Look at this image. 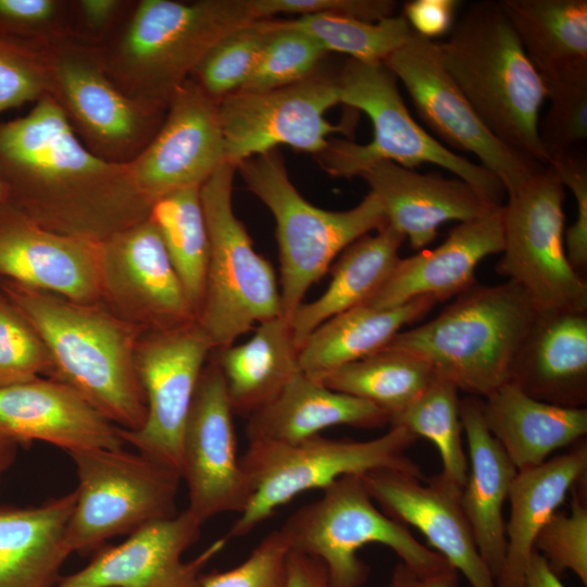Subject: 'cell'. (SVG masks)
<instances>
[{
  "label": "cell",
  "mask_w": 587,
  "mask_h": 587,
  "mask_svg": "<svg viewBox=\"0 0 587 587\" xmlns=\"http://www.w3.org/2000/svg\"><path fill=\"white\" fill-rule=\"evenodd\" d=\"M0 176L4 201L55 233L103 241L151 210L128 164L91 153L48 93L26 115L0 123Z\"/></svg>",
  "instance_id": "cell-1"
},
{
  "label": "cell",
  "mask_w": 587,
  "mask_h": 587,
  "mask_svg": "<svg viewBox=\"0 0 587 587\" xmlns=\"http://www.w3.org/2000/svg\"><path fill=\"white\" fill-rule=\"evenodd\" d=\"M17 312L43 342L52 379L78 392L115 426L135 430L147 415L135 351L143 329L97 303H79L14 285Z\"/></svg>",
  "instance_id": "cell-2"
},
{
  "label": "cell",
  "mask_w": 587,
  "mask_h": 587,
  "mask_svg": "<svg viewBox=\"0 0 587 587\" xmlns=\"http://www.w3.org/2000/svg\"><path fill=\"white\" fill-rule=\"evenodd\" d=\"M438 48L486 127L510 149L549 165L538 135L547 88L499 2L470 3Z\"/></svg>",
  "instance_id": "cell-3"
},
{
  "label": "cell",
  "mask_w": 587,
  "mask_h": 587,
  "mask_svg": "<svg viewBox=\"0 0 587 587\" xmlns=\"http://www.w3.org/2000/svg\"><path fill=\"white\" fill-rule=\"evenodd\" d=\"M254 21L250 0H136L100 48L104 68L128 97L167 107L220 40Z\"/></svg>",
  "instance_id": "cell-4"
},
{
  "label": "cell",
  "mask_w": 587,
  "mask_h": 587,
  "mask_svg": "<svg viewBox=\"0 0 587 587\" xmlns=\"http://www.w3.org/2000/svg\"><path fill=\"white\" fill-rule=\"evenodd\" d=\"M435 319L399 332L385 347L425 361L437 378L486 398L509 382L537 309L512 280L473 284Z\"/></svg>",
  "instance_id": "cell-5"
},
{
  "label": "cell",
  "mask_w": 587,
  "mask_h": 587,
  "mask_svg": "<svg viewBox=\"0 0 587 587\" xmlns=\"http://www.w3.org/2000/svg\"><path fill=\"white\" fill-rule=\"evenodd\" d=\"M337 84L339 102L369 116L373 138L365 145L330 139L316 155L327 174L351 178L382 161L412 170L429 163L466 182L494 205L504 204L505 189L491 172L453 152L411 116L400 95L398 79L384 63L348 58L337 72Z\"/></svg>",
  "instance_id": "cell-6"
},
{
  "label": "cell",
  "mask_w": 587,
  "mask_h": 587,
  "mask_svg": "<svg viewBox=\"0 0 587 587\" xmlns=\"http://www.w3.org/2000/svg\"><path fill=\"white\" fill-rule=\"evenodd\" d=\"M236 170L275 220L282 316L288 321L340 252L388 225L385 210L372 191L345 211H327L308 202L290 182L276 150L250 158Z\"/></svg>",
  "instance_id": "cell-7"
},
{
  "label": "cell",
  "mask_w": 587,
  "mask_h": 587,
  "mask_svg": "<svg viewBox=\"0 0 587 587\" xmlns=\"http://www.w3.org/2000/svg\"><path fill=\"white\" fill-rule=\"evenodd\" d=\"M417 436L400 425L374 439H330L316 435L297 444L249 442L240 458L251 497L232 524L227 539L250 534L278 508L313 489H325L346 475L395 470L426 480L405 451Z\"/></svg>",
  "instance_id": "cell-8"
},
{
  "label": "cell",
  "mask_w": 587,
  "mask_h": 587,
  "mask_svg": "<svg viewBox=\"0 0 587 587\" xmlns=\"http://www.w3.org/2000/svg\"><path fill=\"white\" fill-rule=\"evenodd\" d=\"M235 171L225 163L200 187L210 252L196 322L212 349L233 345L259 323L283 313L274 268L254 250L234 213Z\"/></svg>",
  "instance_id": "cell-9"
},
{
  "label": "cell",
  "mask_w": 587,
  "mask_h": 587,
  "mask_svg": "<svg viewBox=\"0 0 587 587\" xmlns=\"http://www.w3.org/2000/svg\"><path fill=\"white\" fill-rule=\"evenodd\" d=\"M279 530L290 550L325 565L330 587L366 583L370 567L358 553L370 544L388 547L400 561L422 571L450 565L415 539L407 525L380 511L360 475H346L330 484L319 499L294 512Z\"/></svg>",
  "instance_id": "cell-10"
},
{
  "label": "cell",
  "mask_w": 587,
  "mask_h": 587,
  "mask_svg": "<svg viewBox=\"0 0 587 587\" xmlns=\"http://www.w3.org/2000/svg\"><path fill=\"white\" fill-rule=\"evenodd\" d=\"M78 487L66 528L71 552L86 554L108 539L175 516L182 476L146 455L121 449L67 453Z\"/></svg>",
  "instance_id": "cell-11"
},
{
  "label": "cell",
  "mask_w": 587,
  "mask_h": 587,
  "mask_svg": "<svg viewBox=\"0 0 587 587\" xmlns=\"http://www.w3.org/2000/svg\"><path fill=\"white\" fill-rule=\"evenodd\" d=\"M49 72V92L72 130L95 155L129 164L151 142L167 107L133 99L105 72L101 49L76 39L41 51Z\"/></svg>",
  "instance_id": "cell-12"
},
{
  "label": "cell",
  "mask_w": 587,
  "mask_h": 587,
  "mask_svg": "<svg viewBox=\"0 0 587 587\" xmlns=\"http://www.w3.org/2000/svg\"><path fill=\"white\" fill-rule=\"evenodd\" d=\"M564 188L547 165L502 207L503 249L496 270L519 285L537 311H587V282L564 247Z\"/></svg>",
  "instance_id": "cell-13"
},
{
  "label": "cell",
  "mask_w": 587,
  "mask_h": 587,
  "mask_svg": "<svg viewBox=\"0 0 587 587\" xmlns=\"http://www.w3.org/2000/svg\"><path fill=\"white\" fill-rule=\"evenodd\" d=\"M383 63L402 83L427 127L448 146L474 154L501 182L507 196L545 167L507 147L486 127L445 67L435 40L412 32Z\"/></svg>",
  "instance_id": "cell-14"
},
{
  "label": "cell",
  "mask_w": 587,
  "mask_h": 587,
  "mask_svg": "<svg viewBox=\"0 0 587 587\" xmlns=\"http://www.w3.org/2000/svg\"><path fill=\"white\" fill-rule=\"evenodd\" d=\"M339 102L337 73L317 70L295 84L262 91L238 90L218 102L225 162L243 161L288 146L317 155L333 133H347L348 123L326 120Z\"/></svg>",
  "instance_id": "cell-15"
},
{
  "label": "cell",
  "mask_w": 587,
  "mask_h": 587,
  "mask_svg": "<svg viewBox=\"0 0 587 587\" xmlns=\"http://www.w3.org/2000/svg\"><path fill=\"white\" fill-rule=\"evenodd\" d=\"M212 346L197 324L143 333L135 365L145 392L142 426L118 433L124 444L182 476V440L196 388Z\"/></svg>",
  "instance_id": "cell-16"
},
{
  "label": "cell",
  "mask_w": 587,
  "mask_h": 587,
  "mask_svg": "<svg viewBox=\"0 0 587 587\" xmlns=\"http://www.w3.org/2000/svg\"><path fill=\"white\" fill-rule=\"evenodd\" d=\"M223 374L213 359L201 372L182 440L187 510L201 523L241 513L251 497L237 455V439Z\"/></svg>",
  "instance_id": "cell-17"
},
{
  "label": "cell",
  "mask_w": 587,
  "mask_h": 587,
  "mask_svg": "<svg viewBox=\"0 0 587 587\" xmlns=\"http://www.w3.org/2000/svg\"><path fill=\"white\" fill-rule=\"evenodd\" d=\"M102 297L143 330L196 321L185 288L149 216L102 241Z\"/></svg>",
  "instance_id": "cell-18"
},
{
  "label": "cell",
  "mask_w": 587,
  "mask_h": 587,
  "mask_svg": "<svg viewBox=\"0 0 587 587\" xmlns=\"http://www.w3.org/2000/svg\"><path fill=\"white\" fill-rule=\"evenodd\" d=\"M225 163L218 102L189 78L172 96L157 135L128 167L152 205L176 190L201 187Z\"/></svg>",
  "instance_id": "cell-19"
},
{
  "label": "cell",
  "mask_w": 587,
  "mask_h": 587,
  "mask_svg": "<svg viewBox=\"0 0 587 587\" xmlns=\"http://www.w3.org/2000/svg\"><path fill=\"white\" fill-rule=\"evenodd\" d=\"M202 524L187 510L151 522L123 542L98 549L82 570L61 576L54 587H200L203 569L226 546L213 541L196 558L183 554L200 537Z\"/></svg>",
  "instance_id": "cell-20"
},
{
  "label": "cell",
  "mask_w": 587,
  "mask_h": 587,
  "mask_svg": "<svg viewBox=\"0 0 587 587\" xmlns=\"http://www.w3.org/2000/svg\"><path fill=\"white\" fill-rule=\"evenodd\" d=\"M0 275L74 302L97 303L102 298V241L49 230L3 200Z\"/></svg>",
  "instance_id": "cell-21"
},
{
  "label": "cell",
  "mask_w": 587,
  "mask_h": 587,
  "mask_svg": "<svg viewBox=\"0 0 587 587\" xmlns=\"http://www.w3.org/2000/svg\"><path fill=\"white\" fill-rule=\"evenodd\" d=\"M362 479L384 513L417 528L471 587H497L462 511L461 492L438 474L424 482L400 471L375 470Z\"/></svg>",
  "instance_id": "cell-22"
},
{
  "label": "cell",
  "mask_w": 587,
  "mask_h": 587,
  "mask_svg": "<svg viewBox=\"0 0 587 587\" xmlns=\"http://www.w3.org/2000/svg\"><path fill=\"white\" fill-rule=\"evenodd\" d=\"M0 434L18 445L45 441L66 453L124 446L118 427L78 392L39 376L0 385Z\"/></svg>",
  "instance_id": "cell-23"
},
{
  "label": "cell",
  "mask_w": 587,
  "mask_h": 587,
  "mask_svg": "<svg viewBox=\"0 0 587 587\" xmlns=\"http://www.w3.org/2000/svg\"><path fill=\"white\" fill-rule=\"evenodd\" d=\"M360 177L379 199L388 225L402 234L414 250L436 239L439 226L446 222L474 220L501 208L455 176L421 174L390 161L373 164Z\"/></svg>",
  "instance_id": "cell-24"
},
{
  "label": "cell",
  "mask_w": 587,
  "mask_h": 587,
  "mask_svg": "<svg viewBox=\"0 0 587 587\" xmlns=\"http://www.w3.org/2000/svg\"><path fill=\"white\" fill-rule=\"evenodd\" d=\"M502 207L458 223L435 249L400 259L387 282L365 305L388 309L420 297L442 302L471 287L476 283L475 268L480 261L502 252Z\"/></svg>",
  "instance_id": "cell-25"
},
{
  "label": "cell",
  "mask_w": 587,
  "mask_h": 587,
  "mask_svg": "<svg viewBox=\"0 0 587 587\" xmlns=\"http://www.w3.org/2000/svg\"><path fill=\"white\" fill-rule=\"evenodd\" d=\"M509 382L537 400L586 408L587 311H538Z\"/></svg>",
  "instance_id": "cell-26"
},
{
  "label": "cell",
  "mask_w": 587,
  "mask_h": 587,
  "mask_svg": "<svg viewBox=\"0 0 587 587\" xmlns=\"http://www.w3.org/2000/svg\"><path fill=\"white\" fill-rule=\"evenodd\" d=\"M460 420L469 448L467 478L460 504L478 551L497 578L507 549L503 505L519 471L487 428L480 398L460 399Z\"/></svg>",
  "instance_id": "cell-27"
},
{
  "label": "cell",
  "mask_w": 587,
  "mask_h": 587,
  "mask_svg": "<svg viewBox=\"0 0 587 587\" xmlns=\"http://www.w3.org/2000/svg\"><path fill=\"white\" fill-rule=\"evenodd\" d=\"M587 442L580 439L565 453L533 469L519 471L509 494L507 549L497 587H525L528 561L537 535L567 494L586 479Z\"/></svg>",
  "instance_id": "cell-28"
},
{
  "label": "cell",
  "mask_w": 587,
  "mask_h": 587,
  "mask_svg": "<svg viewBox=\"0 0 587 587\" xmlns=\"http://www.w3.org/2000/svg\"><path fill=\"white\" fill-rule=\"evenodd\" d=\"M376 404L328 388L303 373L296 375L266 405L249 416V442L297 444L328 427L377 428L389 424Z\"/></svg>",
  "instance_id": "cell-29"
},
{
  "label": "cell",
  "mask_w": 587,
  "mask_h": 587,
  "mask_svg": "<svg viewBox=\"0 0 587 587\" xmlns=\"http://www.w3.org/2000/svg\"><path fill=\"white\" fill-rule=\"evenodd\" d=\"M75 490L36 507L0 505V587H54L72 553L66 528Z\"/></svg>",
  "instance_id": "cell-30"
},
{
  "label": "cell",
  "mask_w": 587,
  "mask_h": 587,
  "mask_svg": "<svg viewBox=\"0 0 587 587\" xmlns=\"http://www.w3.org/2000/svg\"><path fill=\"white\" fill-rule=\"evenodd\" d=\"M483 416L517 471L533 469L586 437L587 409L537 400L508 382L483 400Z\"/></svg>",
  "instance_id": "cell-31"
},
{
  "label": "cell",
  "mask_w": 587,
  "mask_h": 587,
  "mask_svg": "<svg viewBox=\"0 0 587 587\" xmlns=\"http://www.w3.org/2000/svg\"><path fill=\"white\" fill-rule=\"evenodd\" d=\"M498 2L545 85L587 77L586 0Z\"/></svg>",
  "instance_id": "cell-32"
},
{
  "label": "cell",
  "mask_w": 587,
  "mask_h": 587,
  "mask_svg": "<svg viewBox=\"0 0 587 587\" xmlns=\"http://www.w3.org/2000/svg\"><path fill=\"white\" fill-rule=\"evenodd\" d=\"M436 303L420 297L388 309L362 304L330 317L300 346L301 373L324 383L340 367L383 350L404 325L423 317Z\"/></svg>",
  "instance_id": "cell-33"
},
{
  "label": "cell",
  "mask_w": 587,
  "mask_h": 587,
  "mask_svg": "<svg viewBox=\"0 0 587 587\" xmlns=\"http://www.w3.org/2000/svg\"><path fill=\"white\" fill-rule=\"evenodd\" d=\"M233 345L217 349L214 360L223 374L234 414L249 417L301 372L299 348L289 321L283 316L259 323L249 340Z\"/></svg>",
  "instance_id": "cell-34"
},
{
  "label": "cell",
  "mask_w": 587,
  "mask_h": 587,
  "mask_svg": "<svg viewBox=\"0 0 587 587\" xmlns=\"http://www.w3.org/2000/svg\"><path fill=\"white\" fill-rule=\"evenodd\" d=\"M404 236L386 225L348 246L335 263L324 294L301 303L289 319L295 341L304 339L330 317L365 304L387 282L399 260Z\"/></svg>",
  "instance_id": "cell-35"
},
{
  "label": "cell",
  "mask_w": 587,
  "mask_h": 587,
  "mask_svg": "<svg viewBox=\"0 0 587 587\" xmlns=\"http://www.w3.org/2000/svg\"><path fill=\"white\" fill-rule=\"evenodd\" d=\"M436 378L432 367L422 359L384 348L340 367L324 384L333 390L376 404L391 420L417 399Z\"/></svg>",
  "instance_id": "cell-36"
},
{
  "label": "cell",
  "mask_w": 587,
  "mask_h": 587,
  "mask_svg": "<svg viewBox=\"0 0 587 587\" xmlns=\"http://www.w3.org/2000/svg\"><path fill=\"white\" fill-rule=\"evenodd\" d=\"M149 218L162 238L197 320L210 252L200 187L176 190L157 200Z\"/></svg>",
  "instance_id": "cell-37"
},
{
  "label": "cell",
  "mask_w": 587,
  "mask_h": 587,
  "mask_svg": "<svg viewBox=\"0 0 587 587\" xmlns=\"http://www.w3.org/2000/svg\"><path fill=\"white\" fill-rule=\"evenodd\" d=\"M458 388L436 378L390 425L405 427L436 446L442 464L438 474L450 487L462 492L469 471V459L462 444Z\"/></svg>",
  "instance_id": "cell-38"
},
{
  "label": "cell",
  "mask_w": 587,
  "mask_h": 587,
  "mask_svg": "<svg viewBox=\"0 0 587 587\" xmlns=\"http://www.w3.org/2000/svg\"><path fill=\"white\" fill-rule=\"evenodd\" d=\"M286 21L312 36L327 53L339 52L370 63H383L413 32L401 14L376 22L336 14L303 15Z\"/></svg>",
  "instance_id": "cell-39"
},
{
  "label": "cell",
  "mask_w": 587,
  "mask_h": 587,
  "mask_svg": "<svg viewBox=\"0 0 587 587\" xmlns=\"http://www.w3.org/2000/svg\"><path fill=\"white\" fill-rule=\"evenodd\" d=\"M272 34L271 21H254L220 40L190 78L215 101L240 90Z\"/></svg>",
  "instance_id": "cell-40"
},
{
  "label": "cell",
  "mask_w": 587,
  "mask_h": 587,
  "mask_svg": "<svg viewBox=\"0 0 587 587\" xmlns=\"http://www.w3.org/2000/svg\"><path fill=\"white\" fill-rule=\"evenodd\" d=\"M270 21L272 34L240 90H270L300 82L314 74L327 54L319 41L286 20Z\"/></svg>",
  "instance_id": "cell-41"
},
{
  "label": "cell",
  "mask_w": 587,
  "mask_h": 587,
  "mask_svg": "<svg viewBox=\"0 0 587 587\" xmlns=\"http://www.w3.org/2000/svg\"><path fill=\"white\" fill-rule=\"evenodd\" d=\"M0 37L36 51L74 39L70 0H0Z\"/></svg>",
  "instance_id": "cell-42"
},
{
  "label": "cell",
  "mask_w": 587,
  "mask_h": 587,
  "mask_svg": "<svg viewBox=\"0 0 587 587\" xmlns=\"http://www.w3.org/2000/svg\"><path fill=\"white\" fill-rule=\"evenodd\" d=\"M549 108L539 120L540 143L549 158L585 149L587 139V77L546 85Z\"/></svg>",
  "instance_id": "cell-43"
},
{
  "label": "cell",
  "mask_w": 587,
  "mask_h": 587,
  "mask_svg": "<svg viewBox=\"0 0 587 587\" xmlns=\"http://www.w3.org/2000/svg\"><path fill=\"white\" fill-rule=\"evenodd\" d=\"M575 487L571 490L573 497L570 512L557 511L549 519L537 535L534 549L544 557L557 575H560L564 571H571L586 586V494H580Z\"/></svg>",
  "instance_id": "cell-44"
},
{
  "label": "cell",
  "mask_w": 587,
  "mask_h": 587,
  "mask_svg": "<svg viewBox=\"0 0 587 587\" xmlns=\"http://www.w3.org/2000/svg\"><path fill=\"white\" fill-rule=\"evenodd\" d=\"M49 353L27 321L0 300V385L49 374Z\"/></svg>",
  "instance_id": "cell-45"
},
{
  "label": "cell",
  "mask_w": 587,
  "mask_h": 587,
  "mask_svg": "<svg viewBox=\"0 0 587 587\" xmlns=\"http://www.w3.org/2000/svg\"><path fill=\"white\" fill-rule=\"evenodd\" d=\"M49 87L42 52L0 37V113L38 101Z\"/></svg>",
  "instance_id": "cell-46"
},
{
  "label": "cell",
  "mask_w": 587,
  "mask_h": 587,
  "mask_svg": "<svg viewBox=\"0 0 587 587\" xmlns=\"http://www.w3.org/2000/svg\"><path fill=\"white\" fill-rule=\"evenodd\" d=\"M290 552L279 529L267 534L237 566L200 577V587H284Z\"/></svg>",
  "instance_id": "cell-47"
},
{
  "label": "cell",
  "mask_w": 587,
  "mask_h": 587,
  "mask_svg": "<svg viewBox=\"0 0 587 587\" xmlns=\"http://www.w3.org/2000/svg\"><path fill=\"white\" fill-rule=\"evenodd\" d=\"M549 165L567 187L576 202V218L564 232L566 258L583 276L587 268V157L586 149L573 150L552 158Z\"/></svg>",
  "instance_id": "cell-48"
},
{
  "label": "cell",
  "mask_w": 587,
  "mask_h": 587,
  "mask_svg": "<svg viewBox=\"0 0 587 587\" xmlns=\"http://www.w3.org/2000/svg\"><path fill=\"white\" fill-rule=\"evenodd\" d=\"M257 21L276 14H336L376 22L395 15L396 1L390 0H250Z\"/></svg>",
  "instance_id": "cell-49"
},
{
  "label": "cell",
  "mask_w": 587,
  "mask_h": 587,
  "mask_svg": "<svg viewBox=\"0 0 587 587\" xmlns=\"http://www.w3.org/2000/svg\"><path fill=\"white\" fill-rule=\"evenodd\" d=\"M136 0H70L73 38L103 47L123 26Z\"/></svg>",
  "instance_id": "cell-50"
},
{
  "label": "cell",
  "mask_w": 587,
  "mask_h": 587,
  "mask_svg": "<svg viewBox=\"0 0 587 587\" xmlns=\"http://www.w3.org/2000/svg\"><path fill=\"white\" fill-rule=\"evenodd\" d=\"M459 5L457 0H412L404 3L401 15L413 32L434 40L452 28Z\"/></svg>",
  "instance_id": "cell-51"
},
{
  "label": "cell",
  "mask_w": 587,
  "mask_h": 587,
  "mask_svg": "<svg viewBox=\"0 0 587 587\" xmlns=\"http://www.w3.org/2000/svg\"><path fill=\"white\" fill-rule=\"evenodd\" d=\"M384 587H459V573L451 565L422 571L400 561Z\"/></svg>",
  "instance_id": "cell-52"
},
{
  "label": "cell",
  "mask_w": 587,
  "mask_h": 587,
  "mask_svg": "<svg viewBox=\"0 0 587 587\" xmlns=\"http://www.w3.org/2000/svg\"><path fill=\"white\" fill-rule=\"evenodd\" d=\"M284 587H330L325 565L316 558L290 550Z\"/></svg>",
  "instance_id": "cell-53"
},
{
  "label": "cell",
  "mask_w": 587,
  "mask_h": 587,
  "mask_svg": "<svg viewBox=\"0 0 587 587\" xmlns=\"http://www.w3.org/2000/svg\"><path fill=\"white\" fill-rule=\"evenodd\" d=\"M525 587H566L549 566L544 557L534 550L530 554Z\"/></svg>",
  "instance_id": "cell-54"
},
{
  "label": "cell",
  "mask_w": 587,
  "mask_h": 587,
  "mask_svg": "<svg viewBox=\"0 0 587 587\" xmlns=\"http://www.w3.org/2000/svg\"><path fill=\"white\" fill-rule=\"evenodd\" d=\"M18 444L0 434V480L3 473L14 462Z\"/></svg>",
  "instance_id": "cell-55"
},
{
  "label": "cell",
  "mask_w": 587,
  "mask_h": 587,
  "mask_svg": "<svg viewBox=\"0 0 587 587\" xmlns=\"http://www.w3.org/2000/svg\"><path fill=\"white\" fill-rule=\"evenodd\" d=\"M5 191H4V185L0 176V204L4 200Z\"/></svg>",
  "instance_id": "cell-56"
}]
</instances>
